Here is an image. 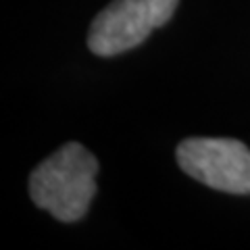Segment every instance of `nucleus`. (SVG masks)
<instances>
[{
	"label": "nucleus",
	"instance_id": "nucleus-1",
	"mask_svg": "<svg viewBox=\"0 0 250 250\" xmlns=\"http://www.w3.org/2000/svg\"><path fill=\"white\" fill-rule=\"evenodd\" d=\"M96 156L82 144L69 142L31 173V200L59 221H80L96 194Z\"/></svg>",
	"mask_w": 250,
	"mask_h": 250
},
{
	"label": "nucleus",
	"instance_id": "nucleus-2",
	"mask_svg": "<svg viewBox=\"0 0 250 250\" xmlns=\"http://www.w3.org/2000/svg\"><path fill=\"white\" fill-rule=\"evenodd\" d=\"M179 0H113L92 21L88 46L98 57H115L142 44L167 23Z\"/></svg>",
	"mask_w": 250,
	"mask_h": 250
},
{
	"label": "nucleus",
	"instance_id": "nucleus-3",
	"mask_svg": "<svg viewBox=\"0 0 250 250\" xmlns=\"http://www.w3.org/2000/svg\"><path fill=\"white\" fill-rule=\"evenodd\" d=\"M188 175L228 194H250V148L231 138H188L177 146Z\"/></svg>",
	"mask_w": 250,
	"mask_h": 250
}]
</instances>
